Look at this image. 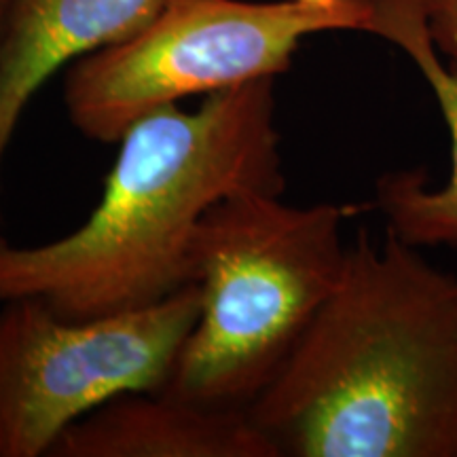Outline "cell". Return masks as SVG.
I'll use <instances>...</instances> for the list:
<instances>
[{"instance_id":"6da1fadb","label":"cell","mask_w":457,"mask_h":457,"mask_svg":"<svg viewBox=\"0 0 457 457\" xmlns=\"http://www.w3.org/2000/svg\"><path fill=\"white\" fill-rule=\"evenodd\" d=\"M248 415L276 457H457L455 273L360 231Z\"/></svg>"},{"instance_id":"7a4b0ae2","label":"cell","mask_w":457,"mask_h":457,"mask_svg":"<svg viewBox=\"0 0 457 457\" xmlns=\"http://www.w3.org/2000/svg\"><path fill=\"white\" fill-rule=\"evenodd\" d=\"M276 79L162 106L134 121L89 219L47 244L0 237V303L37 296L57 316L94 320L168 299L193 279L204 216L244 191L282 195Z\"/></svg>"},{"instance_id":"3957f363","label":"cell","mask_w":457,"mask_h":457,"mask_svg":"<svg viewBox=\"0 0 457 457\" xmlns=\"http://www.w3.org/2000/svg\"><path fill=\"white\" fill-rule=\"evenodd\" d=\"M347 210L244 191L204 216L193 244L199 316L162 390L208 407L259 398L339 282Z\"/></svg>"},{"instance_id":"277c9868","label":"cell","mask_w":457,"mask_h":457,"mask_svg":"<svg viewBox=\"0 0 457 457\" xmlns=\"http://www.w3.org/2000/svg\"><path fill=\"white\" fill-rule=\"evenodd\" d=\"M369 0L335 7L282 0H163L148 24L71 66L64 102L74 128L119 142L146 112L286 72L305 37L364 32Z\"/></svg>"},{"instance_id":"5b68a950","label":"cell","mask_w":457,"mask_h":457,"mask_svg":"<svg viewBox=\"0 0 457 457\" xmlns=\"http://www.w3.org/2000/svg\"><path fill=\"white\" fill-rule=\"evenodd\" d=\"M197 316V284L94 320L57 316L37 296L0 303V457L49 455L112 398L162 390Z\"/></svg>"},{"instance_id":"8992f818","label":"cell","mask_w":457,"mask_h":457,"mask_svg":"<svg viewBox=\"0 0 457 457\" xmlns=\"http://www.w3.org/2000/svg\"><path fill=\"white\" fill-rule=\"evenodd\" d=\"M163 0H13L0 47V182L21 114L62 66L142 30Z\"/></svg>"},{"instance_id":"52a82bcc","label":"cell","mask_w":457,"mask_h":457,"mask_svg":"<svg viewBox=\"0 0 457 457\" xmlns=\"http://www.w3.org/2000/svg\"><path fill=\"white\" fill-rule=\"evenodd\" d=\"M49 457H276V451L248 411L129 392L68 428Z\"/></svg>"},{"instance_id":"ba28073f","label":"cell","mask_w":457,"mask_h":457,"mask_svg":"<svg viewBox=\"0 0 457 457\" xmlns=\"http://www.w3.org/2000/svg\"><path fill=\"white\" fill-rule=\"evenodd\" d=\"M364 32L386 38L407 54L432 87L451 138V176L430 188L424 171H394L377 180L375 205L387 228L409 245L457 244V68L441 60L420 0H369Z\"/></svg>"},{"instance_id":"9c48e42d","label":"cell","mask_w":457,"mask_h":457,"mask_svg":"<svg viewBox=\"0 0 457 457\" xmlns=\"http://www.w3.org/2000/svg\"><path fill=\"white\" fill-rule=\"evenodd\" d=\"M434 45L457 68V0H420Z\"/></svg>"},{"instance_id":"30bf717a","label":"cell","mask_w":457,"mask_h":457,"mask_svg":"<svg viewBox=\"0 0 457 457\" xmlns=\"http://www.w3.org/2000/svg\"><path fill=\"white\" fill-rule=\"evenodd\" d=\"M11 3H13V0H0V47H3L4 30H7V20H9Z\"/></svg>"},{"instance_id":"8fae6325","label":"cell","mask_w":457,"mask_h":457,"mask_svg":"<svg viewBox=\"0 0 457 457\" xmlns=\"http://www.w3.org/2000/svg\"><path fill=\"white\" fill-rule=\"evenodd\" d=\"M296 3L312 4V7H335V4L343 3V0H296Z\"/></svg>"}]
</instances>
